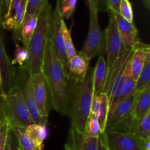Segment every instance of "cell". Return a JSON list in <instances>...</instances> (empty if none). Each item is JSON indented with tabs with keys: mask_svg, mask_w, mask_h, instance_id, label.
I'll return each mask as SVG.
<instances>
[{
	"mask_svg": "<svg viewBox=\"0 0 150 150\" xmlns=\"http://www.w3.org/2000/svg\"><path fill=\"white\" fill-rule=\"evenodd\" d=\"M11 0H4V4H5V7L7 9L9 4H10V2Z\"/></svg>",
	"mask_w": 150,
	"mask_h": 150,
	"instance_id": "45",
	"label": "cell"
},
{
	"mask_svg": "<svg viewBox=\"0 0 150 150\" xmlns=\"http://www.w3.org/2000/svg\"><path fill=\"white\" fill-rule=\"evenodd\" d=\"M89 1L93 2L94 4H95V6H96V7H97V9H98V11L106 12L105 7H104L103 5L101 0H86V2H89Z\"/></svg>",
	"mask_w": 150,
	"mask_h": 150,
	"instance_id": "39",
	"label": "cell"
},
{
	"mask_svg": "<svg viewBox=\"0 0 150 150\" xmlns=\"http://www.w3.org/2000/svg\"><path fill=\"white\" fill-rule=\"evenodd\" d=\"M90 60L79 51L68 62L67 78L68 81L79 83L83 81L89 67Z\"/></svg>",
	"mask_w": 150,
	"mask_h": 150,
	"instance_id": "15",
	"label": "cell"
},
{
	"mask_svg": "<svg viewBox=\"0 0 150 150\" xmlns=\"http://www.w3.org/2000/svg\"><path fill=\"white\" fill-rule=\"evenodd\" d=\"M4 150H11V144H10V133H9L8 138H7V144H6L5 149Z\"/></svg>",
	"mask_w": 150,
	"mask_h": 150,
	"instance_id": "40",
	"label": "cell"
},
{
	"mask_svg": "<svg viewBox=\"0 0 150 150\" xmlns=\"http://www.w3.org/2000/svg\"><path fill=\"white\" fill-rule=\"evenodd\" d=\"M133 134L143 140L150 139V111L142 118L135 119Z\"/></svg>",
	"mask_w": 150,
	"mask_h": 150,
	"instance_id": "22",
	"label": "cell"
},
{
	"mask_svg": "<svg viewBox=\"0 0 150 150\" xmlns=\"http://www.w3.org/2000/svg\"><path fill=\"white\" fill-rule=\"evenodd\" d=\"M135 86H136V80L132 76H130L125 81V83L123 84L122 88L121 89V92H120V101H119V103L125 100V98H127V97L130 96L134 92Z\"/></svg>",
	"mask_w": 150,
	"mask_h": 150,
	"instance_id": "33",
	"label": "cell"
},
{
	"mask_svg": "<svg viewBox=\"0 0 150 150\" xmlns=\"http://www.w3.org/2000/svg\"><path fill=\"white\" fill-rule=\"evenodd\" d=\"M64 150H70V147H69L68 145H67V144H65V146H64Z\"/></svg>",
	"mask_w": 150,
	"mask_h": 150,
	"instance_id": "46",
	"label": "cell"
},
{
	"mask_svg": "<svg viewBox=\"0 0 150 150\" xmlns=\"http://www.w3.org/2000/svg\"><path fill=\"white\" fill-rule=\"evenodd\" d=\"M93 96V68L89 67L83 81L76 83L69 81L68 83L67 115L71 127L81 133H84Z\"/></svg>",
	"mask_w": 150,
	"mask_h": 150,
	"instance_id": "2",
	"label": "cell"
},
{
	"mask_svg": "<svg viewBox=\"0 0 150 150\" xmlns=\"http://www.w3.org/2000/svg\"><path fill=\"white\" fill-rule=\"evenodd\" d=\"M29 59V52L25 47L21 46L18 42L16 43L14 56L12 60L13 65L18 64L20 67H24Z\"/></svg>",
	"mask_w": 150,
	"mask_h": 150,
	"instance_id": "29",
	"label": "cell"
},
{
	"mask_svg": "<svg viewBox=\"0 0 150 150\" xmlns=\"http://www.w3.org/2000/svg\"><path fill=\"white\" fill-rule=\"evenodd\" d=\"M16 87L18 88L21 91L23 100L30 114L32 122L34 124L46 125L48 120L43 118L40 115L37 108L33 97L31 75L25 67H19L18 70H17Z\"/></svg>",
	"mask_w": 150,
	"mask_h": 150,
	"instance_id": "6",
	"label": "cell"
},
{
	"mask_svg": "<svg viewBox=\"0 0 150 150\" xmlns=\"http://www.w3.org/2000/svg\"><path fill=\"white\" fill-rule=\"evenodd\" d=\"M21 0H11L7 9L5 15L2 18L1 26L3 29L7 30H14L15 16L20 4Z\"/></svg>",
	"mask_w": 150,
	"mask_h": 150,
	"instance_id": "24",
	"label": "cell"
},
{
	"mask_svg": "<svg viewBox=\"0 0 150 150\" xmlns=\"http://www.w3.org/2000/svg\"><path fill=\"white\" fill-rule=\"evenodd\" d=\"M5 117H4V96L0 95V127L4 122Z\"/></svg>",
	"mask_w": 150,
	"mask_h": 150,
	"instance_id": "38",
	"label": "cell"
},
{
	"mask_svg": "<svg viewBox=\"0 0 150 150\" xmlns=\"http://www.w3.org/2000/svg\"><path fill=\"white\" fill-rule=\"evenodd\" d=\"M119 14L130 22H133L134 14H133V7L130 0H121L119 9Z\"/></svg>",
	"mask_w": 150,
	"mask_h": 150,
	"instance_id": "32",
	"label": "cell"
},
{
	"mask_svg": "<svg viewBox=\"0 0 150 150\" xmlns=\"http://www.w3.org/2000/svg\"><path fill=\"white\" fill-rule=\"evenodd\" d=\"M143 3L146 8H150V0H143Z\"/></svg>",
	"mask_w": 150,
	"mask_h": 150,
	"instance_id": "43",
	"label": "cell"
},
{
	"mask_svg": "<svg viewBox=\"0 0 150 150\" xmlns=\"http://www.w3.org/2000/svg\"><path fill=\"white\" fill-rule=\"evenodd\" d=\"M100 106L96 118L100 126L101 132L103 133L105 130L107 120H108L109 100H108V95L103 92L100 94Z\"/></svg>",
	"mask_w": 150,
	"mask_h": 150,
	"instance_id": "26",
	"label": "cell"
},
{
	"mask_svg": "<svg viewBox=\"0 0 150 150\" xmlns=\"http://www.w3.org/2000/svg\"><path fill=\"white\" fill-rule=\"evenodd\" d=\"M98 150H108L107 147L106 143H105V137H104L103 133H101L98 137Z\"/></svg>",
	"mask_w": 150,
	"mask_h": 150,
	"instance_id": "36",
	"label": "cell"
},
{
	"mask_svg": "<svg viewBox=\"0 0 150 150\" xmlns=\"http://www.w3.org/2000/svg\"><path fill=\"white\" fill-rule=\"evenodd\" d=\"M4 0H0V68L2 76L3 96L8 95L16 87L17 69L12 64L4 45L2 35V11Z\"/></svg>",
	"mask_w": 150,
	"mask_h": 150,
	"instance_id": "7",
	"label": "cell"
},
{
	"mask_svg": "<svg viewBox=\"0 0 150 150\" xmlns=\"http://www.w3.org/2000/svg\"><path fill=\"white\" fill-rule=\"evenodd\" d=\"M103 135L108 150H144L145 140L132 133L105 130Z\"/></svg>",
	"mask_w": 150,
	"mask_h": 150,
	"instance_id": "9",
	"label": "cell"
},
{
	"mask_svg": "<svg viewBox=\"0 0 150 150\" xmlns=\"http://www.w3.org/2000/svg\"><path fill=\"white\" fill-rule=\"evenodd\" d=\"M4 117L10 128L25 129L33 123L21 91L18 87L4 96Z\"/></svg>",
	"mask_w": 150,
	"mask_h": 150,
	"instance_id": "5",
	"label": "cell"
},
{
	"mask_svg": "<svg viewBox=\"0 0 150 150\" xmlns=\"http://www.w3.org/2000/svg\"><path fill=\"white\" fill-rule=\"evenodd\" d=\"M0 95L3 96V86H2V76H1V71L0 68Z\"/></svg>",
	"mask_w": 150,
	"mask_h": 150,
	"instance_id": "42",
	"label": "cell"
},
{
	"mask_svg": "<svg viewBox=\"0 0 150 150\" xmlns=\"http://www.w3.org/2000/svg\"><path fill=\"white\" fill-rule=\"evenodd\" d=\"M121 0H105L108 10H112L113 12L119 13L120 4Z\"/></svg>",
	"mask_w": 150,
	"mask_h": 150,
	"instance_id": "35",
	"label": "cell"
},
{
	"mask_svg": "<svg viewBox=\"0 0 150 150\" xmlns=\"http://www.w3.org/2000/svg\"><path fill=\"white\" fill-rule=\"evenodd\" d=\"M150 111V83L141 92H137L132 116L140 119Z\"/></svg>",
	"mask_w": 150,
	"mask_h": 150,
	"instance_id": "18",
	"label": "cell"
},
{
	"mask_svg": "<svg viewBox=\"0 0 150 150\" xmlns=\"http://www.w3.org/2000/svg\"><path fill=\"white\" fill-rule=\"evenodd\" d=\"M109 20L105 32V54L107 56V70H109L122 54L123 44L117 29L114 12L108 10Z\"/></svg>",
	"mask_w": 150,
	"mask_h": 150,
	"instance_id": "8",
	"label": "cell"
},
{
	"mask_svg": "<svg viewBox=\"0 0 150 150\" xmlns=\"http://www.w3.org/2000/svg\"><path fill=\"white\" fill-rule=\"evenodd\" d=\"M48 0H28L23 21L33 15H38L41 7Z\"/></svg>",
	"mask_w": 150,
	"mask_h": 150,
	"instance_id": "31",
	"label": "cell"
},
{
	"mask_svg": "<svg viewBox=\"0 0 150 150\" xmlns=\"http://www.w3.org/2000/svg\"><path fill=\"white\" fill-rule=\"evenodd\" d=\"M24 133L36 147L43 148V142L48 134L46 125L32 123L24 129Z\"/></svg>",
	"mask_w": 150,
	"mask_h": 150,
	"instance_id": "20",
	"label": "cell"
},
{
	"mask_svg": "<svg viewBox=\"0 0 150 150\" xmlns=\"http://www.w3.org/2000/svg\"><path fill=\"white\" fill-rule=\"evenodd\" d=\"M101 1H102L103 5V7H105L106 12H108V6H107V4H106V1H105V0H101Z\"/></svg>",
	"mask_w": 150,
	"mask_h": 150,
	"instance_id": "44",
	"label": "cell"
},
{
	"mask_svg": "<svg viewBox=\"0 0 150 150\" xmlns=\"http://www.w3.org/2000/svg\"><path fill=\"white\" fill-rule=\"evenodd\" d=\"M89 12V26L87 37L80 51L89 60L105 54V32L101 29L98 21V10L93 2H86Z\"/></svg>",
	"mask_w": 150,
	"mask_h": 150,
	"instance_id": "4",
	"label": "cell"
},
{
	"mask_svg": "<svg viewBox=\"0 0 150 150\" xmlns=\"http://www.w3.org/2000/svg\"><path fill=\"white\" fill-rule=\"evenodd\" d=\"M32 91L35 104L40 114L43 118L48 120L50 111L51 98L48 86L42 73L31 75Z\"/></svg>",
	"mask_w": 150,
	"mask_h": 150,
	"instance_id": "11",
	"label": "cell"
},
{
	"mask_svg": "<svg viewBox=\"0 0 150 150\" xmlns=\"http://www.w3.org/2000/svg\"><path fill=\"white\" fill-rule=\"evenodd\" d=\"M150 83V53L147 54L146 62L136 81L134 92H139Z\"/></svg>",
	"mask_w": 150,
	"mask_h": 150,
	"instance_id": "25",
	"label": "cell"
},
{
	"mask_svg": "<svg viewBox=\"0 0 150 150\" xmlns=\"http://www.w3.org/2000/svg\"><path fill=\"white\" fill-rule=\"evenodd\" d=\"M17 139L18 144L21 150H43V148L36 147L24 133V129L20 127L10 128Z\"/></svg>",
	"mask_w": 150,
	"mask_h": 150,
	"instance_id": "28",
	"label": "cell"
},
{
	"mask_svg": "<svg viewBox=\"0 0 150 150\" xmlns=\"http://www.w3.org/2000/svg\"><path fill=\"white\" fill-rule=\"evenodd\" d=\"M10 144H11V150H21L18 144L17 139L11 130H10Z\"/></svg>",
	"mask_w": 150,
	"mask_h": 150,
	"instance_id": "37",
	"label": "cell"
},
{
	"mask_svg": "<svg viewBox=\"0 0 150 150\" xmlns=\"http://www.w3.org/2000/svg\"><path fill=\"white\" fill-rule=\"evenodd\" d=\"M132 54H133V49H127L124 47L118 59L115 62L114 65L109 70H107L106 78H105L103 92L108 95V100L115 89L117 82L122 74L126 64L131 57Z\"/></svg>",
	"mask_w": 150,
	"mask_h": 150,
	"instance_id": "12",
	"label": "cell"
},
{
	"mask_svg": "<svg viewBox=\"0 0 150 150\" xmlns=\"http://www.w3.org/2000/svg\"><path fill=\"white\" fill-rule=\"evenodd\" d=\"M10 131V127L8 122L4 119V122L0 127V150L5 149L7 138Z\"/></svg>",
	"mask_w": 150,
	"mask_h": 150,
	"instance_id": "34",
	"label": "cell"
},
{
	"mask_svg": "<svg viewBox=\"0 0 150 150\" xmlns=\"http://www.w3.org/2000/svg\"><path fill=\"white\" fill-rule=\"evenodd\" d=\"M42 74L51 98V105L61 115H67L68 83L64 69L53 51L48 40L43 57Z\"/></svg>",
	"mask_w": 150,
	"mask_h": 150,
	"instance_id": "1",
	"label": "cell"
},
{
	"mask_svg": "<svg viewBox=\"0 0 150 150\" xmlns=\"http://www.w3.org/2000/svg\"><path fill=\"white\" fill-rule=\"evenodd\" d=\"M102 133L98 120L96 117L90 113L86 121V126H85L84 134L90 137H99L100 135Z\"/></svg>",
	"mask_w": 150,
	"mask_h": 150,
	"instance_id": "30",
	"label": "cell"
},
{
	"mask_svg": "<svg viewBox=\"0 0 150 150\" xmlns=\"http://www.w3.org/2000/svg\"><path fill=\"white\" fill-rule=\"evenodd\" d=\"M52 15V7L47 1L38 13L36 29L29 43L25 47L29 52V59L24 67L30 75L37 74L42 71V61L48 42Z\"/></svg>",
	"mask_w": 150,
	"mask_h": 150,
	"instance_id": "3",
	"label": "cell"
},
{
	"mask_svg": "<svg viewBox=\"0 0 150 150\" xmlns=\"http://www.w3.org/2000/svg\"><path fill=\"white\" fill-rule=\"evenodd\" d=\"M137 92H133L130 96L120 101L112 112L108 115L105 129L111 128L116 125L122 122L132 115L133 105L136 100Z\"/></svg>",
	"mask_w": 150,
	"mask_h": 150,
	"instance_id": "14",
	"label": "cell"
},
{
	"mask_svg": "<svg viewBox=\"0 0 150 150\" xmlns=\"http://www.w3.org/2000/svg\"><path fill=\"white\" fill-rule=\"evenodd\" d=\"M144 150H150V139H147L145 140Z\"/></svg>",
	"mask_w": 150,
	"mask_h": 150,
	"instance_id": "41",
	"label": "cell"
},
{
	"mask_svg": "<svg viewBox=\"0 0 150 150\" xmlns=\"http://www.w3.org/2000/svg\"><path fill=\"white\" fill-rule=\"evenodd\" d=\"M67 144L70 150H98V138L87 136L70 127Z\"/></svg>",
	"mask_w": 150,
	"mask_h": 150,
	"instance_id": "16",
	"label": "cell"
},
{
	"mask_svg": "<svg viewBox=\"0 0 150 150\" xmlns=\"http://www.w3.org/2000/svg\"><path fill=\"white\" fill-rule=\"evenodd\" d=\"M61 30L66 56H67V59H68L69 62L70 59H72L74 56L77 54L78 51H76L74 44L73 42V40H72L71 37V30L68 29L64 19H62L61 21Z\"/></svg>",
	"mask_w": 150,
	"mask_h": 150,
	"instance_id": "23",
	"label": "cell"
},
{
	"mask_svg": "<svg viewBox=\"0 0 150 150\" xmlns=\"http://www.w3.org/2000/svg\"><path fill=\"white\" fill-rule=\"evenodd\" d=\"M61 16L56 10L53 11L52 18H51V26H50L49 35L48 40L52 46L53 51L56 57L61 62L63 67L64 69L66 75L67 74L68 70V59L66 56L65 49H64L63 38L61 30Z\"/></svg>",
	"mask_w": 150,
	"mask_h": 150,
	"instance_id": "10",
	"label": "cell"
},
{
	"mask_svg": "<svg viewBox=\"0 0 150 150\" xmlns=\"http://www.w3.org/2000/svg\"><path fill=\"white\" fill-rule=\"evenodd\" d=\"M78 0H57L56 10L62 19H70L73 16Z\"/></svg>",
	"mask_w": 150,
	"mask_h": 150,
	"instance_id": "27",
	"label": "cell"
},
{
	"mask_svg": "<svg viewBox=\"0 0 150 150\" xmlns=\"http://www.w3.org/2000/svg\"><path fill=\"white\" fill-rule=\"evenodd\" d=\"M149 53V45L144 43L141 40L138 41L133 46V54L130 57V63L132 77L136 80V81L144 65L146 56Z\"/></svg>",
	"mask_w": 150,
	"mask_h": 150,
	"instance_id": "17",
	"label": "cell"
},
{
	"mask_svg": "<svg viewBox=\"0 0 150 150\" xmlns=\"http://www.w3.org/2000/svg\"><path fill=\"white\" fill-rule=\"evenodd\" d=\"M107 73L106 61L104 57H98L95 67L93 68L94 95H99L103 92Z\"/></svg>",
	"mask_w": 150,
	"mask_h": 150,
	"instance_id": "19",
	"label": "cell"
},
{
	"mask_svg": "<svg viewBox=\"0 0 150 150\" xmlns=\"http://www.w3.org/2000/svg\"><path fill=\"white\" fill-rule=\"evenodd\" d=\"M114 15L123 46L127 49H133L135 44L140 40L137 28L133 22L125 20L118 13L114 12Z\"/></svg>",
	"mask_w": 150,
	"mask_h": 150,
	"instance_id": "13",
	"label": "cell"
},
{
	"mask_svg": "<svg viewBox=\"0 0 150 150\" xmlns=\"http://www.w3.org/2000/svg\"><path fill=\"white\" fill-rule=\"evenodd\" d=\"M38 15H33L28 18L22 23L18 40L23 42V47H26L32 35L35 32L37 25H38Z\"/></svg>",
	"mask_w": 150,
	"mask_h": 150,
	"instance_id": "21",
	"label": "cell"
}]
</instances>
